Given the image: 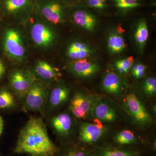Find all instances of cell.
Masks as SVG:
<instances>
[{"label":"cell","mask_w":156,"mask_h":156,"mask_svg":"<svg viewBox=\"0 0 156 156\" xmlns=\"http://www.w3.org/2000/svg\"><path fill=\"white\" fill-rule=\"evenodd\" d=\"M58 149L49 137L42 119L32 117L20 130L14 152L30 156H55Z\"/></svg>","instance_id":"6da1fadb"},{"label":"cell","mask_w":156,"mask_h":156,"mask_svg":"<svg viewBox=\"0 0 156 156\" xmlns=\"http://www.w3.org/2000/svg\"><path fill=\"white\" fill-rule=\"evenodd\" d=\"M3 52L7 57L14 61H22L25 56L26 49L22 35L14 28L6 29L2 39Z\"/></svg>","instance_id":"7a4b0ae2"},{"label":"cell","mask_w":156,"mask_h":156,"mask_svg":"<svg viewBox=\"0 0 156 156\" xmlns=\"http://www.w3.org/2000/svg\"><path fill=\"white\" fill-rule=\"evenodd\" d=\"M49 92L41 82L36 80L27 93L24 108L30 112H41L48 102Z\"/></svg>","instance_id":"3957f363"},{"label":"cell","mask_w":156,"mask_h":156,"mask_svg":"<svg viewBox=\"0 0 156 156\" xmlns=\"http://www.w3.org/2000/svg\"><path fill=\"white\" fill-rule=\"evenodd\" d=\"M124 104L126 111L137 125L144 126L151 122V118L148 112L134 94L130 93L127 95Z\"/></svg>","instance_id":"277c9868"},{"label":"cell","mask_w":156,"mask_h":156,"mask_svg":"<svg viewBox=\"0 0 156 156\" xmlns=\"http://www.w3.org/2000/svg\"><path fill=\"white\" fill-rule=\"evenodd\" d=\"M36 77L33 73L23 69H16L10 74L9 84L11 89L20 99H24Z\"/></svg>","instance_id":"5b68a950"},{"label":"cell","mask_w":156,"mask_h":156,"mask_svg":"<svg viewBox=\"0 0 156 156\" xmlns=\"http://www.w3.org/2000/svg\"><path fill=\"white\" fill-rule=\"evenodd\" d=\"M30 35L34 44L42 49L50 48L56 40V34L53 29L39 21L34 23L31 26Z\"/></svg>","instance_id":"8992f818"},{"label":"cell","mask_w":156,"mask_h":156,"mask_svg":"<svg viewBox=\"0 0 156 156\" xmlns=\"http://www.w3.org/2000/svg\"><path fill=\"white\" fill-rule=\"evenodd\" d=\"M98 97L86 95L82 92L76 93L72 98L69 109L73 115L79 119H85L92 112Z\"/></svg>","instance_id":"52a82bcc"},{"label":"cell","mask_w":156,"mask_h":156,"mask_svg":"<svg viewBox=\"0 0 156 156\" xmlns=\"http://www.w3.org/2000/svg\"><path fill=\"white\" fill-rule=\"evenodd\" d=\"M37 9L42 17L51 23L57 24L64 21L62 6L55 0H41Z\"/></svg>","instance_id":"ba28073f"},{"label":"cell","mask_w":156,"mask_h":156,"mask_svg":"<svg viewBox=\"0 0 156 156\" xmlns=\"http://www.w3.org/2000/svg\"><path fill=\"white\" fill-rule=\"evenodd\" d=\"M103 126L88 122L81 123L79 128V139L81 142L91 144L97 142L105 134Z\"/></svg>","instance_id":"9c48e42d"},{"label":"cell","mask_w":156,"mask_h":156,"mask_svg":"<svg viewBox=\"0 0 156 156\" xmlns=\"http://www.w3.org/2000/svg\"><path fill=\"white\" fill-rule=\"evenodd\" d=\"M50 124L56 135L60 138H64L70 133L73 121L69 114L62 113L51 118Z\"/></svg>","instance_id":"30bf717a"},{"label":"cell","mask_w":156,"mask_h":156,"mask_svg":"<svg viewBox=\"0 0 156 156\" xmlns=\"http://www.w3.org/2000/svg\"><path fill=\"white\" fill-rule=\"evenodd\" d=\"M92 113L99 121L104 122H113L118 115L115 111L106 101L98 99L93 106Z\"/></svg>","instance_id":"8fae6325"},{"label":"cell","mask_w":156,"mask_h":156,"mask_svg":"<svg viewBox=\"0 0 156 156\" xmlns=\"http://www.w3.org/2000/svg\"><path fill=\"white\" fill-rule=\"evenodd\" d=\"M69 89L63 85H58L53 87L49 92L48 107L51 109L57 108L65 103L69 98Z\"/></svg>","instance_id":"7c38bea8"},{"label":"cell","mask_w":156,"mask_h":156,"mask_svg":"<svg viewBox=\"0 0 156 156\" xmlns=\"http://www.w3.org/2000/svg\"><path fill=\"white\" fill-rule=\"evenodd\" d=\"M70 69L76 75L81 77H88L97 73L99 67L86 58L75 60L70 65Z\"/></svg>","instance_id":"4fadbf2b"},{"label":"cell","mask_w":156,"mask_h":156,"mask_svg":"<svg viewBox=\"0 0 156 156\" xmlns=\"http://www.w3.org/2000/svg\"><path fill=\"white\" fill-rule=\"evenodd\" d=\"M34 76L44 82H50L55 80L58 75V71L48 62L44 61H38L34 68Z\"/></svg>","instance_id":"5bb4252c"},{"label":"cell","mask_w":156,"mask_h":156,"mask_svg":"<svg viewBox=\"0 0 156 156\" xmlns=\"http://www.w3.org/2000/svg\"><path fill=\"white\" fill-rule=\"evenodd\" d=\"M102 87L103 90L108 93L117 95L122 91V80L114 72H109L103 78Z\"/></svg>","instance_id":"9a60e30c"},{"label":"cell","mask_w":156,"mask_h":156,"mask_svg":"<svg viewBox=\"0 0 156 156\" xmlns=\"http://www.w3.org/2000/svg\"><path fill=\"white\" fill-rule=\"evenodd\" d=\"M73 18L77 25L86 30L92 31L96 25V19L95 16L83 10L76 11L73 14Z\"/></svg>","instance_id":"2e32d148"},{"label":"cell","mask_w":156,"mask_h":156,"mask_svg":"<svg viewBox=\"0 0 156 156\" xmlns=\"http://www.w3.org/2000/svg\"><path fill=\"white\" fill-rule=\"evenodd\" d=\"M91 50L85 43L74 42L68 49L67 55L69 58L74 60L86 58L90 55Z\"/></svg>","instance_id":"e0dca14e"},{"label":"cell","mask_w":156,"mask_h":156,"mask_svg":"<svg viewBox=\"0 0 156 156\" xmlns=\"http://www.w3.org/2000/svg\"><path fill=\"white\" fill-rule=\"evenodd\" d=\"M31 4V0H5L4 6L8 14L15 15L27 10Z\"/></svg>","instance_id":"ac0fdd59"},{"label":"cell","mask_w":156,"mask_h":156,"mask_svg":"<svg viewBox=\"0 0 156 156\" xmlns=\"http://www.w3.org/2000/svg\"><path fill=\"white\" fill-rule=\"evenodd\" d=\"M137 152L105 147L98 151L94 156H137Z\"/></svg>","instance_id":"d6986e66"},{"label":"cell","mask_w":156,"mask_h":156,"mask_svg":"<svg viewBox=\"0 0 156 156\" xmlns=\"http://www.w3.org/2000/svg\"><path fill=\"white\" fill-rule=\"evenodd\" d=\"M17 104L16 98L10 91L6 89H0V109H10Z\"/></svg>","instance_id":"ffe728a7"},{"label":"cell","mask_w":156,"mask_h":156,"mask_svg":"<svg viewBox=\"0 0 156 156\" xmlns=\"http://www.w3.org/2000/svg\"><path fill=\"white\" fill-rule=\"evenodd\" d=\"M108 48L112 53H119L123 51L126 47L125 41L120 34H112L108 41Z\"/></svg>","instance_id":"44dd1931"},{"label":"cell","mask_w":156,"mask_h":156,"mask_svg":"<svg viewBox=\"0 0 156 156\" xmlns=\"http://www.w3.org/2000/svg\"><path fill=\"white\" fill-rule=\"evenodd\" d=\"M148 30L147 23L145 20H142L138 23L135 32V38L140 49L144 48L148 38Z\"/></svg>","instance_id":"7402d4cb"},{"label":"cell","mask_w":156,"mask_h":156,"mask_svg":"<svg viewBox=\"0 0 156 156\" xmlns=\"http://www.w3.org/2000/svg\"><path fill=\"white\" fill-rule=\"evenodd\" d=\"M55 156H89L87 151L76 146H68L59 148Z\"/></svg>","instance_id":"603a6c76"},{"label":"cell","mask_w":156,"mask_h":156,"mask_svg":"<svg viewBox=\"0 0 156 156\" xmlns=\"http://www.w3.org/2000/svg\"><path fill=\"white\" fill-rule=\"evenodd\" d=\"M114 140L119 144L125 145L135 143L136 138L134 133L131 130H124L115 135Z\"/></svg>","instance_id":"cb8c5ba5"},{"label":"cell","mask_w":156,"mask_h":156,"mask_svg":"<svg viewBox=\"0 0 156 156\" xmlns=\"http://www.w3.org/2000/svg\"><path fill=\"white\" fill-rule=\"evenodd\" d=\"M134 62L133 56H129L127 58L117 61L115 63L116 67L120 73H125L132 67Z\"/></svg>","instance_id":"d4e9b609"},{"label":"cell","mask_w":156,"mask_h":156,"mask_svg":"<svg viewBox=\"0 0 156 156\" xmlns=\"http://www.w3.org/2000/svg\"><path fill=\"white\" fill-rule=\"evenodd\" d=\"M144 92L147 95H154L156 93V80L154 77L147 78L143 86Z\"/></svg>","instance_id":"484cf974"},{"label":"cell","mask_w":156,"mask_h":156,"mask_svg":"<svg viewBox=\"0 0 156 156\" xmlns=\"http://www.w3.org/2000/svg\"><path fill=\"white\" fill-rule=\"evenodd\" d=\"M117 7L121 9H131L139 5L137 0H115Z\"/></svg>","instance_id":"4316f807"},{"label":"cell","mask_w":156,"mask_h":156,"mask_svg":"<svg viewBox=\"0 0 156 156\" xmlns=\"http://www.w3.org/2000/svg\"><path fill=\"white\" fill-rule=\"evenodd\" d=\"M146 67L142 64L134 65L132 69V73L136 79H140L145 74Z\"/></svg>","instance_id":"83f0119b"},{"label":"cell","mask_w":156,"mask_h":156,"mask_svg":"<svg viewBox=\"0 0 156 156\" xmlns=\"http://www.w3.org/2000/svg\"><path fill=\"white\" fill-rule=\"evenodd\" d=\"M89 5L96 9H102L105 7V0H89Z\"/></svg>","instance_id":"f1b7e54d"},{"label":"cell","mask_w":156,"mask_h":156,"mask_svg":"<svg viewBox=\"0 0 156 156\" xmlns=\"http://www.w3.org/2000/svg\"><path fill=\"white\" fill-rule=\"evenodd\" d=\"M6 71L5 64L2 59H0V80H2V78L5 76Z\"/></svg>","instance_id":"f546056e"},{"label":"cell","mask_w":156,"mask_h":156,"mask_svg":"<svg viewBox=\"0 0 156 156\" xmlns=\"http://www.w3.org/2000/svg\"><path fill=\"white\" fill-rule=\"evenodd\" d=\"M4 123L2 118L0 116V136L2 134L3 130H4Z\"/></svg>","instance_id":"4dcf8cb0"},{"label":"cell","mask_w":156,"mask_h":156,"mask_svg":"<svg viewBox=\"0 0 156 156\" xmlns=\"http://www.w3.org/2000/svg\"><path fill=\"white\" fill-rule=\"evenodd\" d=\"M153 147H154V149L155 150L156 149V141H155V142H154Z\"/></svg>","instance_id":"1f68e13d"},{"label":"cell","mask_w":156,"mask_h":156,"mask_svg":"<svg viewBox=\"0 0 156 156\" xmlns=\"http://www.w3.org/2000/svg\"><path fill=\"white\" fill-rule=\"evenodd\" d=\"M0 156H1V155H0Z\"/></svg>","instance_id":"d6a6232c"}]
</instances>
